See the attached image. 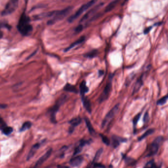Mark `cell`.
<instances>
[{"label":"cell","instance_id":"obj_1","mask_svg":"<svg viewBox=\"0 0 168 168\" xmlns=\"http://www.w3.org/2000/svg\"><path fill=\"white\" fill-rule=\"evenodd\" d=\"M29 17L26 16V14L23 13L17 25V29L19 32L23 35H28L32 31V27L30 24Z\"/></svg>","mask_w":168,"mask_h":168},{"label":"cell","instance_id":"obj_2","mask_svg":"<svg viewBox=\"0 0 168 168\" xmlns=\"http://www.w3.org/2000/svg\"><path fill=\"white\" fill-rule=\"evenodd\" d=\"M72 9L73 8L72 7H68L61 11H56L53 16H52L53 18L47 22V24L53 25L55 24L56 22L62 20L71 13Z\"/></svg>","mask_w":168,"mask_h":168},{"label":"cell","instance_id":"obj_3","mask_svg":"<svg viewBox=\"0 0 168 168\" xmlns=\"http://www.w3.org/2000/svg\"><path fill=\"white\" fill-rule=\"evenodd\" d=\"M97 1L98 0H91L89 2H88L87 3L83 5L82 6L78 9L75 14H74L73 16H71V17H69V18L68 19V21L69 23H71L72 22H73L74 20H76L77 18L79 17L84 11H87L92 6H93Z\"/></svg>","mask_w":168,"mask_h":168},{"label":"cell","instance_id":"obj_4","mask_svg":"<svg viewBox=\"0 0 168 168\" xmlns=\"http://www.w3.org/2000/svg\"><path fill=\"white\" fill-rule=\"evenodd\" d=\"M163 140V138L162 137L159 136L153 141V142L150 144L149 147L148 153L147 155L148 157L153 156L155 155H156L158 151L159 147Z\"/></svg>","mask_w":168,"mask_h":168},{"label":"cell","instance_id":"obj_5","mask_svg":"<svg viewBox=\"0 0 168 168\" xmlns=\"http://www.w3.org/2000/svg\"><path fill=\"white\" fill-rule=\"evenodd\" d=\"M19 0H9L2 11V16H8L16 10L18 6Z\"/></svg>","mask_w":168,"mask_h":168},{"label":"cell","instance_id":"obj_6","mask_svg":"<svg viewBox=\"0 0 168 168\" xmlns=\"http://www.w3.org/2000/svg\"><path fill=\"white\" fill-rule=\"evenodd\" d=\"M119 109V104H116L112 110L109 112L107 114L103 121L102 127H104L107 124V123L114 118V116H115V115L117 113Z\"/></svg>","mask_w":168,"mask_h":168},{"label":"cell","instance_id":"obj_7","mask_svg":"<svg viewBox=\"0 0 168 168\" xmlns=\"http://www.w3.org/2000/svg\"><path fill=\"white\" fill-rule=\"evenodd\" d=\"M112 89V83L111 82L107 83L106 86L104 88L103 92L100 96L99 101L100 103L102 102L103 101H105L108 98L110 95Z\"/></svg>","mask_w":168,"mask_h":168},{"label":"cell","instance_id":"obj_8","mask_svg":"<svg viewBox=\"0 0 168 168\" xmlns=\"http://www.w3.org/2000/svg\"><path fill=\"white\" fill-rule=\"evenodd\" d=\"M103 5V3H100L99 5H97L96 6H95L92 9H90V11H89L87 13L85 14V16L81 19L80 22L82 23V22H83L85 21L86 20H87L89 17H90L91 16H92L93 14L96 12V11H97L98 9H100V8H101Z\"/></svg>","mask_w":168,"mask_h":168},{"label":"cell","instance_id":"obj_9","mask_svg":"<svg viewBox=\"0 0 168 168\" xmlns=\"http://www.w3.org/2000/svg\"><path fill=\"white\" fill-rule=\"evenodd\" d=\"M52 149H50L48 150L47 152H46L44 155L41 156V157L40 158V159H38L37 161L36 162L35 166L34 168H37L40 166L42 164L44 163L48 158L50 156L51 153H52Z\"/></svg>","mask_w":168,"mask_h":168},{"label":"cell","instance_id":"obj_10","mask_svg":"<svg viewBox=\"0 0 168 168\" xmlns=\"http://www.w3.org/2000/svg\"><path fill=\"white\" fill-rule=\"evenodd\" d=\"M82 122V119L80 117L74 118L69 121V123L71 124V126L69 129V132L71 133L73 132L74 128L78 125H79Z\"/></svg>","mask_w":168,"mask_h":168},{"label":"cell","instance_id":"obj_11","mask_svg":"<svg viewBox=\"0 0 168 168\" xmlns=\"http://www.w3.org/2000/svg\"><path fill=\"white\" fill-rule=\"evenodd\" d=\"M84 158L82 156H77L72 158L70 161L71 165L73 167H78L82 163Z\"/></svg>","mask_w":168,"mask_h":168},{"label":"cell","instance_id":"obj_12","mask_svg":"<svg viewBox=\"0 0 168 168\" xmlns=\"http://www.w3.org/2000/svg\"><path fill=\"white\" fill-rule=\"evenodd\" d=\"M82 100L83 104L84 105L85 108L86 109V110L89 113H90L92 112V105L90 103V100L86 97L85 96H82Z\"/></svg>","mask_w":168,"mask_h":168},{"label":"cell","instance_id":"obj_13","mask_svg":"<svg viewBox=\"0 0 168 168\" xmlns=\"http://www.w3.org/2000/svg\"><path fill=\"white\" fill-rule=\"evenodd\" d=\"M85 40V37L83 36V37H81L79 39H78L77 40L75 41L74 42L71 44L70 45V46L66 48V49L64 50V52H66L70 50L71 49H72V48L74 47L75 46H76L77 45L79 44H81V43H82L83 42H84Z\"/></svg>","mask_w":168,"mask_h":168},{"label":"cell","instance_id":"obj_14","mask_svg":"<svg viewBox=\"0 0 168 168\" xmlns=\"http://www.w3.org/2000/svg\"><path fill=\"white\" fill-rule=\"evenodd\" d=\"M40 144L37 143V144L34 145L32 146V148H31V150H30V151L29 153V154L28 155L27 160H30L34 156V155H35V152H37V150L40 148Z\"/></svg>","mask_w":168,"mask_h":168},{"label":"cell","instance_id":"obj_15","mask_svg":"<svg viewBox=\"0 0 168 168\" xmlns=\"http://www.w3.org/2000/svg\"><path fill=\"white\" fill-rule=\"evenodd\" d=\"M126 139H122L121 138L118 137L116 136H114L112 138V144L114 148H116L119 145V143L121 142H125Z\"/></svg>","mask_w":168,"mask_h":168},{"label":"cell","instance_id":"obj_16","mask_svg":"<svg viewBox=\"0 0 168 168\" xmlns=\"http://www.w3.org/2000/svg\"><path fill=\"white\" fill-rule=\"evenodd\" d=\"M80 90L81 96H85V95L89 91V88L87 86L85 81H83L80 85Z\"/></svg>","mask_w":168,"mask_h":168},{"label":"cell","instance_id":"obj_17","mask_svg":"<svg viewBox=\"0 0 168 168\" xmlns=\"http://www.w3.org/2000/svg\"><path fill=\"white\" fill-rule=\"evenodd\" d=\"M143 83V76H141L138 79L136 83L135 84L134 90H133V94L139 91V90L140 89L141 87L142 86Z\"/></svg>","mask_w":168,"mask_h":168},{"label":"cell","instance_id":"obj_18","mask_svg":"<svg viewBox=\"0 0 168 168\" xmlns=\"http://www.w3.org/2000/svg\"><path fill=\"white\" fill-rule=\"evenodd\" d=\"M89 141L88 140H82L81 142H80L79 145H78V147H77L76 149L75 150L74 152V155H76L79 153L81 152V150H82L84 146L87 145V144L89 143Z\"/></svg>","mask_w":168,"mask_h":168},{"label":"cell","instance_id":"obj_19","mask_svg":"<svg viewBox=\"0 0 168 168\" xmlns=\"http://www.w3.org/2000/svg\"><path fill=\"white\" fill-rule=\"evenodd\" d=\"M121 0H114L112 2H111L106 7L105 9V12H110V11H112L113 9L115 8V6H116L117 4L119 3V2Z\"/></svg>","mask_w":168,"mask_h":168},{"label":"cell","instance_id":"obj_20","mask_svg":"<svg viewBox=\"0 0 168 168\" xmlns=\"http://www.w3.org/2000/svg\"><path fill=\"white\" fill-rule=\"evenodd\" d=\"M64 90L66 92H73L75 93H78V90L76 89V88L73 85H72L68 83L66 84V86H64Z\"/></svg>","mask_w":168,"mask_h":168},{"label":"cell","instance_id":"obj_21","mask_svg":"<svg viewBox=\"0 0 168 168\" xmlns=\"http://www.w3.org/2000/svg\"><path fill=\"white\" fill-rule=\"evenodd\" d=\"M85 122H86V125H87L88 129L89 130V132L92 135L95 134V129L93 128V126H92V124H91V122L89 120V119L87 118H85Z\"/></svg>","mask_w":168,"mask_h":168},{"label":"cell","instance_id":"obj_22","mask_svg":"<svg viewBox=\"0 0 168 168\" xmlns=\"http://www.w3.org/2000/svg\"><path fill=\"white\" fill-rule=\"evenodd\" d=\"M68 98V95H61L60 97L59 98L58 100L56 101L57 104H59V105L61 106L62 104L66 102V101L67 100Z\"/></svg>","mask_w":168,"mask_h":168},{"label":"cell","instance_id":"obj_23","mask_svg":"<svg viewBox=\"0 0 168 168\" xmlns=\"http://www.w3.org/2000/svg\"><path fill=\"white\" fill-rule=\"evenodd\" d=\"M154 132H155V130H154L153 129H148V130H147V131L145 132V133L143 134L141 137H140L139 138L138 141H142V140L145 139V138L152 134Z\"/></svg>","mask_w":168,"mask_h":168},{"label":"cell","instance_id":"obj_24","mask_svg":"<svg viewBox=\"0 0 168 168\" xmlns=\"http://www.w3.org/2000/svg\"><path fill=\"white\" fill-rule=\"evenodd\" d=\"M161 166H158L155 163L154 160H151L145 164L144 168H161Z\"/></svg>","mask_w":168,"mask_h":168},{"label":"cell","instance_id":"obj_25","mask_svg":"<svg viewBox=\"0 0 168 168\" xmlns=\"http://www.w3.org/2000/svg\"><path fill=\"white\" fill-rule=\"evenodd\" d=\"M98 53V52L97 50H94L90 52H89L85 55H84V57L88 58H93L97 56Z\"/></svg>","mask_w":168,"mask_h":168},{"label":"cell","instance_id":"obj_26","mask_svg":"<svg viewBox=\"0 0 168 168\" xmlns=\"http://www.w3.org/2000/svg\"><path fill=\"white\" fill-rule=\"evenodd\" d=\"M31 126H32V123L30 121L25 122L22 126L21 128L20 129V131H25L30 128Z\"/></svg>","mask_w":168,"mask_h":168},{"label":"cell","instance_id":"obj_27","mask_svg":"<svg viewBox=\"0 0 168 168\" xmlns=\"http://www.w3.org/2000/svg\"><path fill=\"white\" fill-rule=\"evenodd\" d=\"M168 99V94L165 96H163V97L158 100V101L157 102V104L159 105H162L165 104Z\"/></svg>","mask_w":168,"mask_h":168},{"label":"cell","instance_id":"obj_28","mask_svg":"<svg viewBox=\"0 0 168 168\" xmlns=\"http://www.w3.org/2000/svg\"><path fill=\"white\" fill-rule=\"evenodd\" d=\"M125 161L126 163L129 165H134L136 162L135 160L130 157L125 158Z\"/></svg>","mask_w":168,"mask_h":168},{"label":"cell","instance_id":"obj_29","mask_svg":"<svg viewBox=\"0 0 168 168\" xmlns=\"http://www.w3.org/2000/svg\"><path fill=\"white\" fill-rule=\"evenodd\" d=\"M3 133L4 134L8 135L11 134V133H12L13 131V128L12 127H6L3 129Z\"/></svg>","mask_w":168,"mask_h":168},{"label":"cell","instance_id":"obj_30","mask_svg":"<svg viewBox=\"0 0 168 168\" xmlns=\"http://www.w3.org/2000/svg\"><path fill=\"white\" fill-rule=\"evenodd\" d=\"M102 152V148H100V150H98L97 151V152L96 153L95 155V158H94V159H93V162H95V161L97 160L98 159L100 158V157L101 156Z\"/></svg>","mask_w":168,"mask_h":168},{"label":"cell","instance_id":"obj_31","mask_svg":"<svg viewBox=\"0 0 168 168\" xmlns=\"http://www.w3.org/2000/svg\"><path fill=\"white\" fill-rule=\"evenodd\" d=\"M100 136H101L102 140L103 142L104 143V144L107 145H110V141L108 137L103 134H100Z\"/></svg>","mask_w":168,"mask_h":168},{"label":"cell","instance_id":"obj_32","mask_svg":"<svg viewBox=\"0 0 168 168\" xmlns=\"http://www.w3.org/2000/svg\"><path fill=\"white\" fill-rule=\"evenodd\" d=\"M141 113H139L138 115H136V116H135L134 118L133 119V124H134V128L136 127V125L137 124L138 121H139L140 118L141 117Z\"/></svg>","mask_w":168,"mask_h":168},{"label":"cell","instance_id":"obj_33","mask_svg":"<svg viewBox=\"0 0 168 168\" xmlns=\"http://www.w3.org/2000/svg\"><path fill=\"white\" fill-rule=\"evenodd\" d=\"M5 28L8 29H10L11 28V26L7 23L0 22V28Z\"/></svg>","mask_w":168,"mask_h":168},{"label":"cell","instance_id":"obj_34","mask_svg":"<svg viewBox=\"0 0 168 168\" xmlns=\"http://www.w3.org/2000/svg\"><path fill=\"white\" fill-rule=\"evenodd\" d=\"M83 29V26L82 25H79V26H77L76 29H75V32L77 33H79V32H81V31H82Z\"/></svg>","mask_w":168,"mask_h":168},{"label":"cell","instance_id":"obj_35","mask_svg":"<svg viewBox=\"0 0 168 168\" xmlns=\"http://www.w3.org/2000/svg\"><path fill=\"white\" fill-rule=\"evenodd\" d=\"M95 168H105L104 165L100 163H95L94 165Z\"/></svg>","mask_w":168,"mask_h":168},{"label":"cell","instance_id":"obj_36","mask_svg":"<svg viewBox=\"0 0 168 168\" xmlns=\"http://www.w3.org/2000/svg\"><path fill=\"white\" fill-rule=\"evenodd\" d=\"M149 119V116H148V113H146L145 114V116H144V122H147L148 121Z\"/></svg>","mask_w":168,"mask_h":168},{"label":"cell","instance_id":"obj_37","mask_svg":"<svg viewBox=\"0 0 168 168\" xmlns=\"http://www.w3.org/2000/svg\"><path fill=\"white\" fill-rule=\"evenodd\" d=\"M152 29V27H150L147 28L145 30H144V34H148V32H150V31Z\"/></svg>","mask_w":168,"mask_h":168},{"label":"cell","instance_id":"obj_38","mask_svg":"<svg viewBox=\"0 0 168 168\" xmlns=\"http://www.w3.org/2000/svg\"><path fill=\"white\" fill-rule=\"evenodd\" d=\"M57 168H69L68 167L65 165H58L57 166Z\"/></svg>","mask_w":168,"mask_h":168},{"label":"cell","instance_id":"obj_39","mask_svg":"<svg viewBox=\"0 0 168 168\" xmlns=\"http://www.w3.org/2000/svg\"><path fill=\"white\" fill-rule=\"evenodd\" d=\"M7 107V106L5 104H0V109H5Z\"/></svg>","mask_w":168,"mask_h":168},{"label":"cell","instance_id":"obj_40","mask_svg":"<svg viewBox=\"0 0 168 168\" xmlns=\"http://www.w3.org/2000/svg\"><path fill=\"white\" fill-rule=\"evenodd\" d=\"M98 73H99V76H102V75L104 74V71H101V70H100V71H99Z\"/></svg>","mask_w":168,"mask_h":168},{"label":"cell","instance_id":"obj_41","mask_svg":"<svg viewBox=\"0 0 168 168\" xmlns=\"http://www.w3.org/2000/svg\"><path fill=\"white\" fill-rule=\"evenodd\" d=\"M3 37V33L2 31H0V40Z\"/></svg>","mask_w":168,"mask_h":168},{"label":"cell","instance_id":"obj_42","mask_svg":"<svg viewBox=\"0 0 168 168\" xmlns=\"http://www.w3.org/2000/svg\"><path fill=\"white\" fill-rule=\"evenodd\" d=\"M3 122V119L1 118H0V124H2Z\"/></svg>","mask_w":168,"mask_h":168},{"label":"cell","instance_id":"obj_43","mask_svg":"<svg viewBox=\"0 0 168 168\" xmlns=\"http://www.w3.org/2000/svg\"><path fill=\"white\" fill-rule=\"evenodd\" d=\"M25 1H26V2H27L28 0H25Z\"/></svg>","mask_w":168,"mask_h":168},{"label":"cell","instance_id":"obj_44","mask_svg":"<svg viewBox=\"0 0 168 168\" xmlns=\"http://www.w3.org/2000/svg\"><path fill=\"white\" fill-rule=\"evenodd\" d=\"M128 1V0H125V1Z\"/></svg>","mask_w":168,"mask_h":168}]
</instances>
